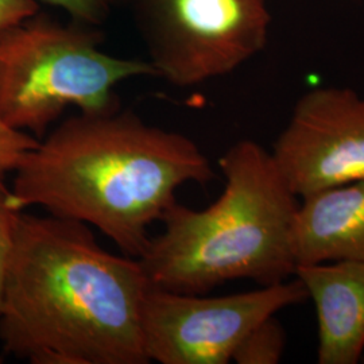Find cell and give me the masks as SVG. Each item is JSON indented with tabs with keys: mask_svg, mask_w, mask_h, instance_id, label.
<instances>
[{
	"mask_svg": "<svg viewBox=\"0 0 364 364\" xmlns=\"http://www.w3.org/2000/svg\"><path fill=\"white\" fill-rule=\"evenodd\" d=\"M151 287L138 258L100 247L90 225L19 213L4 275L0 341L33 364H147Z\"/></svg>",
	"mask_w": 364,
	"mask_h": 364,
	"instance_id": "6da1fadb",
	"label": "cell"
},
{
	"mask_svg": "<svg viewBox=\"0 0 364 364\" xmlns=\"http://www.w3.org/2000/svg\"><path fill=\"white\" fill-rule=\"evenodd\" d=\"M43 138L14 173L10 205L19 212L38 205L93 225L132 258L144 254L150 225L177 201L182 185L216 178L192 139L120 107L80 112Z\"/></svg>",
	"mask_w": 364,
	"mask_h": 364,
	"instance_id": "7a4b0ae2",
	"label": "cell"
},
{
	"mask_svg": "<svg viewBox=\"0 0 364 364\" xmlns=\"http://www.w3.org/2000/svg\"><path fill=\"white\" fill-rule=\"evenodd\" d=\"M219 166L225 178L219 198L201 210L176 201L161 219L164 231L138 258L153 287L207 294L235 279L270 287L296 273L291 231L299 198L270 151L243 139Z\"/></svg>",
	"mask_w": 364,
	"mask_h": 364,
	"instance_id": "3957f363",
	"label": "cell"
},
{
	"mask_svg": "<svg viewBox=\"0 0 364 364\" xmlns=\"http://www.w3.org/2000/svg\"><path fill=\"white\" fill-rule=\"evenodd\" d=\"M103 36L88 25L61 23L37 13L0 33V117L42 139L68 108L82 114L120 107L114 90L154 76L150 61L100 50Z\"/></svg>",
	"mask_w": 364,
	"mask_h": 364,
	"instance_id": "277c9868",
	"label": "cell"
},
{
	"mask_svg": "<svg viewBox=\"0 0 364 364\" xmlns=\"http://www.w3.org/2000/svg\"><path fill=\"white\" fill-rule=\"evenodd\" d=\"M158 77L192 87L225 76L262 52L267 0H129Z\"/></svg>",
	"mask_w": 364,
	"mask_h": 364,
	"instance_id": "5b68a950",
	"label": "cell"
},
{
	"mask_svg": "<svg viewBox=\"0 0 364 364\" xmlns=\"http://www.w3.org/2000/svg\"><path fill=\"white\" fill-rule=\"evenodd\" d=\"M308 299L299 278L219 297L151 285L142 313L146 358L161 364L230 363L254 326Z\"/></svg>",
	"mask_w": 364,
	"mask_h": 364,
	"instance_id": "8992f818",
	"label": "cell"
},
{
	"mask_svg": "<svg viewBox=\"0 0 364 364\" xmlns=\"http://www.w3.org/2000/svg\"><path fill=\"white\" fill-rule=\"evenodd\" d=\"M270 154L301 200L364 180V97L343 87L304 93Z\"/></svg>",
	"mask_w": 364,
	"mask_h": 364,
	"instance_id": "52a82bcc",
	"label": "cell"
},
{
	"mask_svg": "<svg viewBox=\"0 0 364 364\" xmlns=\"http://www.w3.org/2000/svg\"><path fill=\"white\" fill-rule=\"evenodd\" d=\"M294 275L317 313V362L359 363L364 355V262L299 264Z\"/></svg>",
	"mask_w": 364,
	"mask_h": 364,
	"instance_id": "ba28073f",
	"label": "cell"
},
{
	"mask_svg": "<svg viewBox=\"0 0 364 364\" xmlns=\"http://www.w3.org/2000/svg\"><path fill=\"white\" fill-rule=\"evenodd\" d=\"M291 247L299 264L364 262V180L302 198Z\"/></svg>",
	"mask_w": 364,
	"mask_h": 364,
	"instance_id": "9c48e42d",
	"label": "cell"
},
{
	"mask_svg": "<svg viewBox=\"0 0 364 364\" xmlns=\"http://www.w3.org/2000/svg\"><path fill=\"white\" fill-rule=\"evenodd\" d=\"M287 348V332L278 318L270 316L254 326L236 347L232 362L239 364H277Z\"/></svg>",
	"mask_w": 364,
	"mask_h": 364,
	"instance_id": "30bf717a",
	"label": "cell"
},
{
	"mask_svg": "<svg viewBox=\"0 0 364 364\" xmlns=\"http://www.w3.org/2000/svg\"><path fill=\"white\" fill-rule=\"evenodd\" d=\"M38 144V138L14 129L0 117V186H4V178L15 173L27 153Z\"/></svg>",
	"mask_w": 364,
	"mask_h": 364,
	"instance_id": "8fae6325",
	"label": "cell"
},
{
	"mask_svg": "<svg viewBox=\"0 0 364 364\" xmlns=\"http://www.w3.org/2000/svg\"><path fill=\"white\" fill-rule=\"evenodd\" d=\"M64 10L78 23L97 26L105 23L111 11L112 0H36Z\"/></svg>",
	"mask_w": 364,
	"mask_h": 364,
	"instance_id": "7c38bea8",
	"label": "cell"
},
{
	"mask_svg": "<svg viewBox=\"0 0 364 364\" xmlns=\"http://www.w3.org/2000/svg\"><path fill=\"white\" fill-rule=\"evenodd\" d=\"M19 210L10 205L9 189L0 186V306H1V293L7 263L13 247L15 225L19 216Z\"/></svg>",
	"mask_w": 364,
	"mask_h": 364,
	"instance_id": "4fadbf2b",
	"label": "cell"
},
{
	"mask_svg": "<svg viewBox=\"0 0 364 364\" xmlns=\"http://www.w3.org/2000/svg\"><path fill=\"white\" fill-rule=\"evenodd\" d=\"M39 11L36 0H0V33Z\"/></svg>",
	"mask_w": 364,
	"mask_h": 364,
	"instance_id": "5bb4252c",
	"label": "cell"
},
{
	"mask_svg": "<svg viewBox=\"0 0 364 364\" xmlns=\"http://www.w3.org/2000/svg\"><path fill=\"white\" fill-rule=\"evenodd\" d=\"M112 1H114V3H115V1H127V3H129V0H112Z\"/></svg>",
	"mask_w": 364,
	"mask_h": 364,
	"instance_id": "9a60e30c",
	"label": "cell"
}]
</instances>
